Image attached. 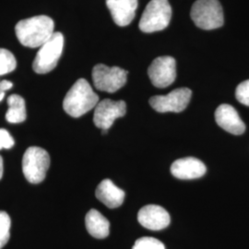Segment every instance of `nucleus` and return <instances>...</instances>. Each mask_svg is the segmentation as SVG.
<instances>
[{
  "label": "nucleus",
  "mask_w": 249,
  "mask_h": 249,
  "mask_svg": "<svg viewBox=\"0 0 249 249\" xmlns=\"http://www.w3.org/2000/svg\"><path fill=\"white\" fill-rule=\"evenodd\" d=\"M15 145V141L8 130L0 128V150L11 149Z\"/></svg>",
  "instance_id": "nucleus-22"
},
{
  "label": "nucleus",
  "mask_w": 249,
  "mask_h": 249,
  "mask_svg": "<svg viewBox=\"0 0 249 249\" xmlns=\"http://www.w3.org/2000/svg\"><path fill=\"white\" fill-rule=\"evenodd\" d=\"M17 61L14 54L7 49L0 48V76L14 71Z\"/></svg>",
  "instance_id": "nucleus-18"
},
{
  "label": "nucleus",
  "mask_w": 249,
  "mask_h": 249,
  "mask_svg": "<svg viewBox=\"0 0 249 249\" xmlns=\"http://www.w3.org/2000/svg\"><path fill=\"white\" fill-rule=\"evenodd\" d=\"M235 97L242 105L249 107V80L241 82L237 86Z\"/></svg>",
  "instance_id": "nucleus-21"
},
{
  "label": "nucleus",
  "mask_w": 249,
  "mask_h": 249,
  "mask_svg": "<svg viewBox=\"0 0 249 249\" xmlns=\"http://www.w3.org/2000/svg\"><path fill=\"white\" fill-rule=\"evenodd\" d=\"M9 110L6 114V119L11 124L24 122L27 117L25 101L18 94H12L8 98Z\"/></svg>",
  "instance_id": "nucleus-17"
},
{
  "label": "nucleus",
  "mask_w": 249,
  "mask_h": 249,
  "mask_svg": "<svg viewBox=\"0 0 249 249\" xmlns=\"http://www.w3.org/2000/svg\"><path fill=\"white\" fill-rule=\"evenodd\" d=\"M151 83L157 88H166L177 78V62L172 56L155 58L148 70Z\"/></svg>",
  "instance_id": "nucleus-9"
},
{
  "label": "nucleus",
  "mask_w": 249,
  "mask_h": 249,
  "mask_svg": "<svg viewBox=\"0 0 249 249\" xmlns=\"http://www.w3.org/2000/svg\"><path fill=\"white\" fill-rule=\"evenodd\" d=\"M50 166V156L45 149L30 147L22 158V171L28 182L39 184L45 180Z\"/></svg>",
  "instance_id": "nucleus-5"
},
{
  "label": "nucleus",
  "mask_w": 249,
  "mask_h": 249,
  "mask_svg": "<svg viewBox=\"0 0 249 249\" xmlns=\"http://www.w3.org/2000/svg\"><path fill=\"white\" fill-rule=\"evenodd\" d=\"M54 23L53 19L45 15L19 20L15 27V33L19 43L26 47H41L52 37Z\"/></svg>",
  "instance_id": "nucleus-1"
},
{
  "label": "nucleus",
  "mask_w": 249,
  "mask_h": 249,
  "mask_svg": "<svg viewBox=\"0 0 249 249\" xmlns=\"http://www.w3.org/2000/svg\"><path fill=\"white\" fill-rule=\"evenodd\" d=\"M64 48V36L54 33L52 37L42 45L33 63V69L38 74H46L56 67Z\"/></svg>",
  "instance_id": "nucleus-6"
},
{
  "label": "nucleus",
  "mask_w": 249,
  "mask_h": 249,
  "mask_svg": "<svg viewBox=\"0 0 249 249\" xmlns=\"http://www.w3.org/2000/svg\"><path fill=\"white\" fill-rule=\"evenodd\" d=\"M215 120L219 126L233 135H241L246 130V124L242 121L237 111L230 106L223 104L215 111Z\"/></svg>",
  "instance_id": "nucleus-12"
},
{
  "label": "nucleus",
  "mask_w": 249,
  "mask_h": 249,
  "mask_svg": "<svg viewBox=\"0 0 249 249\" xmlns=\"http://www.w3.org/2000/svg\"><path fill=\"white\" fill-rule=\"evenodd\" d=\"M207 172L204 163L194 157L182 158L173 162L171 173L175 178L183 180L196 179L203 177Z\"/></svg>",
  "instance_id": "nucleus-13"
},
{
  "label": "nucleus",
  "mask_w": 249,
  "mask_h": 249,
  "mask_svg": "<svg viewBox=\"0 0 249 249\" xmlns=\"http://www.w3.org/2000/svg\"><path fill=\"white\" fill-rule=\"evenodd\" d=\"M126 113V105L124 101H113L105 99L95 107L93 122L102 130H108L116 119L124 116Z\"/></svg>",
  "instance_id": "nucleus-10"
},
{
  "label": "nucleus",
  "mask_w": 249,
  "mask_h": 249,
  "mask_svg": "<svg viewBox=\"0 0 249 249\" xmlns=\"http://www.w3.org/2000/svg\"><path fill=\"white\" fill-rule=\"evenodd\" d=\"M3 171H4V167H3V159L2 157L0 156V180L3 177Z\"/></svg>",
  "instance_id": "nucleus-24"
},
{
  "label": "nucleus",
  "mask_w": 249,
  "mask_h": 249,
  "mask_svg": "<svg viewBox=\"0 0 249 249\" xmlns=\"http://www.w3.org/2000/svg\"><path fill=\"white\" fill-rule=\"evenodd\" d=\"M138 221L143 227L149 230L160 231L169 225L171 218L167 211L162 207L158 205H147L140 210Z\"/></svg>",
  "instance_id": "nucleus-11"
},
{
  "label": "nucleus",
  "mask_w": 249,
  "mask_h": 249,
  "mask_svg": "<svg viewBox=\"0 0 249 249\" xmlns=\"http://www.w3.org/2000/svg\"><path fill=\"white\" fill-rule=\"evenodd\" d=\"M87 231L97 239L107 238L110 232V223L107 218L96 210H90L85 217Z\"/></svg>",
  "instance_id": "nucleus-16"
},
{
  "label": "nucleus",
  "mask_w": 249,
  "mask_h": 249,
  "mask_svg": "<svg viewBox=\"0 0 249 249\" xmlns=\"http://www.w3.org/2000/svg\"><path fill=\"white\" fill-rule=\"evenodd\" d=\"M192 91L188 88L174 89L166 95H156L150 99L151 107L159 113H180L187 108Z\"/></svg>",
  "instance_id": "nucleus-8"
},
{
  "label": "nucleus",
  "mask_w": 249,
  "mask_h": 249,
  "mask_svg": "<svg viewBox=\"0 0 249 249\" xmlns=\"http://www.w3.org/2000/svg\"><path fill=\"white\" fill-rule=\"evenodd\" d=\"M99 96L89 82L84 79L77 80L63 101L65 112L72 117H80L98 105Z\"/></svg>",
  "instance_id": "nucleus-2"
},
{
  "label": "nucleus",
  "mask_w": 249,
  "mask_h": 249,
  "mask_svg": "<svg viewBox=\"0 0 249 249\" xmlns=\"http://www.w3.org/2000/svg\"><path fill=\"white\" fill-rule=\"evenodd\" d=\"M171 18L172 8L168 0H151L143 12L139 27L147 34L159 32L169 25Z\"/></svg>",
  "instance_id": "nucleus-3"
},
{
  "label": "nucleus",
  "mask_w": 249,
  "mask_h": 249,
  "mask_svg": "<svg viewBox=\"0 0 249 249\" xmlns=\"http://www.w3.org/2000/svg\"><path fill=\"white\" fill-rule=\"evenodd\" d=\"M107 6L116 24L124 27L135 18L138 0H107Z\"/></svg>",
  "instance_id": "nucleus-14"
},
{
  "label": "nucleus",
  "mask_w": 249,
  "mask_h": 249,
  "mask_svg": "<svg viewBox=\"0 0 249 249\" xmlns=\"http://www.w3.org/2000/svg\"><path fill=\"white\" fill-rule=\"evenodd\" d=\"M11 220L6 212H0V249H3L10 237Z\"/></svg>",
  "instance_id": "nucleus-19"
},
{
  "label": "nucleus",
  "mask_w": 249,
  "mask_h": 249,
  "mask_svg": "<svg viewBox=\"0 0 249 249\" xmlns=\"http://www.w3.org/2000/svg\"><path fill=\"white\" fill-rule=\"evenodd\" d=\"M128 72L118 67L96 65L92 70V80L96 89L107 92H116L126 83Z\"/></svg>",
  "instance_id": "nucleus-7"
},
{
  "label": "nucleus",
  "mask_w": 249,
  "mask_h": 249,
  "mask_svg": "<svg viewBox=\"0 0 249 249\" xmlns=\"http://www.w3.org/2000/svg\"><path fill=\"white\" fill-rule=\"evenodd\" d=\"M191 18L203 30H214L223 25V8L218 0H196L191 9Z\"/></svg>",
  "instance_id": "nucleus-4"
},
{
  "label": "nucleus",
  "mask_w": 249,
  "mask_h": 249,
  "mask_svg": "<svg viewBox=\"0 0 249 249\" xmlns=\"http://www.w3.org/2000/svg\"><path fill=\"white\" fill-rule=\"evenodd\" d=\"M13 87V83L9 80H0V92H6Z\"/></svg>",
  "instance_id": "nucleus-23"
},
{
  "label": "nucleus",
  "mask_w": 249,
  "mask_h": 249,
  "mask_svg": "<svg viewBox=\"0 0 249 249\" xmlns=\"http://www.w3.org/2000/svg\"><path fill=\"white\" fill-rule=\"evenodd\" d=\"M95 196L108 208L116 209L123 204L125 194L124 190L116 187L110 179H105L96 188Z\"/></svg>",
  "instance_id": "nucleus-15"
},
{
  "label": "nucleus",
  "mask_w": 249,
  "mask_h": 249,
  "mask_svg": "<svg viewBox=\"0 0 249 249\" xmlns=\"http://www.w3.org/2000/svg\"><path fill=\"white\" fill-rule=\"evenodd\" d=\"M132 249H165V247L160 240L145 236L136 241Z\"/></svg>",
  "instance_id": "nucleus-20"
},
{
  "label": "nucleus",
  "mask_w": 249,
  "mask_h": 249,
  "mask_svg": "<svg viewBox=\"0 0 249 249\" xmlns=\"http://www.w3.org/2000/svg\"><path fill=\"white\" fill-rule=\"evenodd\" d=\"M5 97V92H0V102Z\"/></svg>",
  "instance_id": "nucleus-25"
}]
</instances>
